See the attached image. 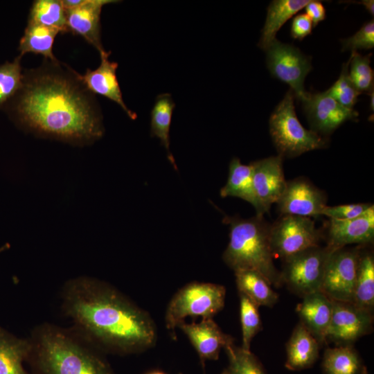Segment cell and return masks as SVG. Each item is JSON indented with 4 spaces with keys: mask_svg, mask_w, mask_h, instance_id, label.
<instances>
[{
    "mask_svg": "<svg viewBox=\"0 0 374 374\" xmlns=\"http://www.w3.org/2000/svg\"><path fill=\"white\" fill-rule=\"evenodd\" d=\"M5 105L21 126L42 136L81 145L103 135L95 95L80 74L58 60L23 71L21 88Z\"/></svg>",
    "mask_w": 374,
    "mask_h": 374,
    "instance_id": "1",
    "label": "cell"
},
{
    "mask_svg": "<svg viewBox=\"0 0 374 374\" xmlns=\"http://www.w3.org/2000/svg\"><path fill=\"white\" fill-rule=\"evenodd\" d=\"M73 328L103 353L127 355L153 346L157 330L149 314L109 284L79 276L61 292Z\"/></svg>",
    "mask_w": 374,
    "mask_h": 374,
    "instance_id": "2",
    "label": "cell"
},
{
    "mask_svg": "<svg viewBox=\"0 0 374 374\" xmlns=\"http://www.w3.org/2000/svg\"><path fill=\"white\" fill-rule=\"evenodd\" d=\"M29 339L33 374H114L103 352L73 327L44 323Z\"/></svg>",
    "mask_w": 374,
    "mask_h": 374,
    "instance_id": "3",
    "label": "cell"
},
{
    "mask_svg": "<svg viewBox=\"0 0 374 374\" xmlns=\"http://www.w3.org/2000/svg\"><path fill=\"white\" fill-rule=\"evenodd\" d=\"M229 242L223 253L225 263L234 271L251 269L263 276L271 285L282 283L280 272L274 266L269 240V228L256 215L249 219L226 217Z\"/></svg>",
    "mask_w": 374,
    "mask_h": 374,
    "instance_id": "4",
    "label": "cell"
},
{
    "mask_svg": "<svg viewBox=\"0 0 374 374\" xmlns=\"http://www.w3.org/2000/svg\"><path fill=\"white\" fill-rule=\"evenodd\" d=\"M269 132L282 157H294L326 146L327 140L306 130L296 115L294 93L290 89L275 108L269 118Z\"/></svg>",
    "mask_w": 374,
    "mask_h": 374,
    "instance_id": "5",
    "label": "cell"
},
{
    "mask_svg": "<svg viewBox=\"0 0 374 374\" xmlns=\"http://www.w3.org/2000/svg\"><path fill=\"white\" fill-rule=\"evenodd\" d=\"M226 289L223 285L211 283H190L181 289L170 300L165 315L168 330H175L188 317L212 319L224 305Z\"/></svg>",
    "mask_w": 374,
    "mask_h": 374,
    "instance_id": "6",
    "label": "cell"
},
{
    "mask_svg": "<svg viewBox=\"0 0 374 374\" xmlns=\"http://www.w3.org/2000/svg\"><path fill=\"white\" fill-rule=\"evenodd\" d=\"M333 250L319 245L284 260L282 281L294 292L304 296L320 291L325 267Z\"/></svg>",
    "mask_w": 374,
    "mask_h": 374,
    "instance_id": "7",
    "label": "cell"
},
{
    "mask_svg": "<svg viewBox=\"0 0 374 374\" xmlns=\"http://www.w3.org/2000/svg\"><path fill=\"white\" fill-rule=\"evenodd\" d=\"M321 233L310 217L285 215L269 228L273 256L283 260L319 246Z\"/></svg>",
    "mask_w": 374,
    "mask_h": 374,
    "instance_id": "8",
    "label": "cell"
},
{
    "mask_svg": "<svg viewBox=\"0 0 374 374\" xmlns=\"http://www.w3.org/2000/svg\"><path fill=\"white\" fill-rule=\"evenodd\" d=\"M265 51L267 66L271 74L288 84L295 96L301 101L307 93L303 83L312 69L310 59L299 48L276 39Z\"/></svg>",
    "mask_w": 374,
    "mask_h": 374,
    "instance_id": "9",
    "label": "cell"
},
{
    "mask_svg": "<svg viewBox=\"0 0 374 374\" xmlns=\"http://www.w3.org/2000/svg\"><path fill=\"white\" fill-rule=\"evenodd\" d=\"M359 256L356 249L333 251L326 265L320 291L333 301L353 303Z\"/></svg>",
    "mask_w": 374,
    "mask_h": 374,
    "instance_id": "10",
    "label": "cell"
},
{
    "mask_svg": "<svg viewBox=\"0 0 374 374\" xmlns=\"http://www.w3.org/2000/svg\"><path fill=\"white\" fill-rule=\"evenodd\" d=\"M252 180L257 202L256 215L262 216L276 203L283 193L287 181L280 155L269 157L251 163Z\"/></svg>",
    "mask_w": 374,
    "mask_h": 374,
    "instance_id": "11",
    "label": "cell"
},
{
    "mask_svg": "<svg viewBox=\"0 0 374 374\" xmlns=\"http://www.w3.org/2000/svg\"><path fill=\"white\" fill-rule=\"evenodd\" d=\"M301 102L312 131L318 134H330L344 122L357 119L359 115L355 109L337 103L327 91L307 92Z\"/></svg>",
    "mask_w": 374,
    "mask_h": 374,
    "instance_id": "12",
    "label": "cell"
},
{
    "mask_svg": "<svg viewBox=\"0 0 374 374\" xmlns=\"http://www.w3.org/2000/svg\"><path fill=\"white\" fill-rule=\"evenodd\" d=\"M325 193L305 179L287 181L285 188L276 202L283 215L317 217L327 206Z\"/></svg>",
    "mask_w": 374,
    "mask_h": 374,
    "instance_id": "13",
    "label": "cell"
},
{
    "mask_svg": "<svg viewBox=\"0 0 374 374\" xmlns=\"http://www.w3.org/2000/svg\"><path fill=\"white\" fill-rule=\"evenodd\" d=\"M372 321L371 312L353 303L333 301L326 341L330 339L342 344L354 341L369 331Z\"/></svg>",
    "mask_w": 374,
    "mask_h": 374,
    "instance_id": "14",
    "label": "cell"
},
{
    "mask_svg": "<svg viewBox=\"0 0 374 374\" xmlns=\"http://www.w3.org/2000/svg\"><path fill=\"white\" fill-rule=\"evenodd\" d=\"M114 0H82L77 7L65 9L68 32L78 35L98 52H105L100 35V14L105 5Z\"/></svg>",
    "mask_w": 374,
    "mask_h": 374,
    "instance_id": "15",
    "label": "cell"
},
{
    "mask_svg": "<svg viewBox=\"0 0 374 374\" xmlns=\"http://www.w3.org/2000/svg\"><path fill=\"white\" fill-rule=\"evenodd\" d=\"M374 238V206L361 215L345 220H330L327 246L335 251L351 244H366Z\"/></svg>",
    "mask_w": 374,
    "mask_h": 374,
    "instance_id": "16",
    "label": "cell"
},
{
    "mask_svg": "<svg viewBox=\"0 0 374 374\" xmlns=\"http://www.w3.org/2000/svg\"><path fill=\"white\" fill-rule=\"evenodd\" d=\"M110 52L100 53V64L95 70L87 69L84 75H80L87 88L94 95H101L118 104L126 114L132 120L136 114L125 105L116 77L118 63L109 60Z\"/></svg>",
    "mask_w": 374,
    "mask_h": 374,
    "instance_id": "17",
    "label": "cell"
},
{
    "mask_svg": "<svg viewBox=\"0 0 374 374\" xmlns=\"http://www.w3.org/2000/svg\"><path fill=\"white\" fill-rule=\"evenodd\" d=\"M186 335L202 361L218 359L221 349L233 343L232 337L224 333L213 319L178 326Z\"/></svg>",
    "mask_w": 374,
    "mask_h": 374,
    "instance_id": "18",
    "label": "cell"
},
{
    "mask_svg": "<svg viewBox=\"0 0 374 374\" xmlns=\"http://www.w3.org/2000/svg\"><path fill=\"white\" fill-rule=\"evenodd\" d=\"M296 308L301 323L321 344L326 341L333 309V301L321 291L305 295Z\"/></svg>",
    "mask_w": 374,
    "mask_h": 374,
    "instance_id": "19",
    "label": "cell"
},
{
    "mask_svg": "<svg viewBox=\"0 0 374 374\" xmlns=\"http://www.w3.org/2000/svg\"><path fill=\"white\" fill-rule=\"evenodd\" d=\"M319 346L315 337L300 323L287 345L285 367L292 371L310 367L319 357Z\"/></svg>",
    "mask_w": 374,
    "mask_h": 374,
    "instance_id": "20",
    "label": "cell"
},
{
    "mask_svg": "<svg viewBox=\"0 0 374 374\" xmlns=\"http://www.w3.org/2000/svg\"><path fill=\"white\" fill-rule=\"evenodd\" d=\"M31 349L29 338H19L0 328V374H33L26 371Z\"/></svg>",
    "mask_w": 374,
    "mask_h": 374,
    "instance_id": "21",
    "label": "cell"
},
{
    "mask_svg": "<svg viewBox=\"0 0 374 374\" xmlns=\"http://www.w3.org/2000/svg\"><path fill=\"white\" fill-rule=\"evenodd\" d=\"M310 0H274L267 8L265 26L261 32L258 46L266 51L276 39V35L283 24L299 10L305 8Z\"/></svg>",
    "mask_w": 374,
    "mask_h": 374,
    "instance_id": "22",
    "label": "cell"
},
{
    "mask_svg": "<svg viewBox=\"0 0 374 374\" xmlns=\"http://www.w3.org/2000/svg\"><path fill=\"white\" fill-rule=\"evenodd\" d=\"M234 272L239 293L244 294L258 306L271 307L276 303L277 294L260 273L251 269H240Z\"/></svg>",
    "mask_w": 374,
    "mask_h": 374,
    "instance_id": "23",
    "label": "cell"
},
{
    "mask_svg": "<svg viewBox=\"0 0 374 374\" xmlns=\"http://www.w3.org/2000/svg\"><path fill=\"white\" fill-rule=\"evenodd\" d=\"M229 170L228 179L220 189V196L241 198L252 204L256 211L257 202L253 186L251 163L244 165L238 158H233L229 163Z\"/></svg>",
    "mask_w": 374,
    "mask_h": 374,
    "instance_id": "24",
    "label": "cell"
},
{
    "mask_svg": "<svg viewBox=\"0 0 374 374\" xmlns=\"http://www.w3.org/2000/svg\"><path fill=\"white\" fill-rule=\"evenodd\" d=\"M59 30L28 22L19 44L20 55L28 53L40 54L52 61L57 60L53 53V46Z\"/></svg>",
    "mask_w": 374,
    "mask_h": 374,
    "instance_id": "25",
    "label": "cell"
},
{
    "mask_svg": "<svg viewBox=\"0 0 374 374\" xmlns=\"http://www.w3.org/2000/svg\"><path fill=\"white\" fill-rule=\"evenodd\" d=\"M175 104L170 93L157 96L151 111L150 134L160 139L167 150L168 158L176 168L174 158L170 151V128Z\"/></svg>",
    "mask_w": 374,
    "mask_h": 374,
    "instance_id": "26",
    "label": "cell"
},
{
    "mask_svg": "<svg viewBox=\"0 0 374 374\" xmlns=\"http://www.w3.org/2000/svg\"><path fill=\"white\" fill-rule=\"evenodd\" d=\"M322 368L325 374H366L359 355L349 345L326 350Z\"/></svg>",
    "mask_w": 374,
    "mask_h": 374,
    "instance_id": "27",
    "label": "cell"
},
{
    "mask_svg": "<svg viewBox=\"0 0 374 374\" xmlns=\"http://www.w3.org/2000/svg\"><path fill=\"white\" fill-rule=\"evenodd\" d=\"M353 303L371 312L374 305V259L359 256Z\"/></svg>",
    "mask_w": 374,
    "mask_h": 374,
    "instance_id": "28",
    "label": "cell"
},
{
    "mask_svg": "<svg viewBox=\"0 0 374 374\" xmlns=\"http://www.w3.org/2000/svg\"><path fill=\"white\" fill-rule=\"evenodd\" d=\"M28 22L68 32L65 9L62 0H36L30 9Z\"/></svg>",
    "mask_w": 374,
    "mask_h": 374,
    "instance_id": "29",
    "label": "cell"
},
{
    "mask_svg": "<svg viewBox=\"0 0 374 374\" xmlns=\"http://www.w3.org/2000/svg\"><path fill=\"white\" fill-rule=\"evenodd\" d=\"M21 57L19 55L13 61L0 64V106L8 102L21 87Z\"/></svg>",
    "mask_w": 374,
    "mask_h": 374,
    "instance_id": "30",
    "label": "cell"
},
{
    "mask_svg": "<svg viewBox=\"0 0 374 374\" xmlns=\"http://www.w3.org/2000/svg\"><path fill=\"white\" fill-rule=\"evenodd\" d=\"M240 296V314L242 327V348L250 350V345L253 337L260 330L262 324L258 312V307L247 296L242 293Z\"/></svg>",
    "mask_w": 374,
    "mask_h": 374,
    "instance_id": "31",
    "label": "cell"
},
{
    "mask_svg": "<svg viewBox=\"0 0 374 374\" xmlns=\"http://www.w3.org/2000/svg\"><path fill=\"white\" fill-rule=\"evenodd\" d=\"M224 349L229 357L227 370L230 374H265L260 362L250 350L237 347L233 343Z\"/></svg>",
    "mask_w": 374,
    "mask_h": 374,
    "instance_id": "32",
    "label": "cell"
},
{
    "mask_svg": "<svg viewBox=\"0 0 374 374\" xmlns=\"http://www.w3.org/2000/svg\"><path fill=\"white\" fill-rule=\"evenodd\" d=\"M371 54L362 55L353 51L350 57L348 74L353 85L360 93L373 89V71L370 66Z\"/></svg>",
    "mask_w": 374,
    "mask_h": 374,
    "instance_id": "33",
    "label": "cell"
},
{
    "mask_svg": "<svg viewBox=\"0 0 374 374\" xmlns=\"http://www.w3.org/2000/svg\"><path fill=\"white\" fill-rule=\"evenodd\" d=\"M350 59L343 64L338 80L327 90L328 94L342 106L353 109L358 96L361 93L351 82L349 71Z\"/></svg>",
    "mask_w": 374,
    "mask_h": 374,
    "instance_id": "34",
    "label": "cell"
},
{
    "mask_svg": "<svg viewBox=\"0 0 374 374\" xmlns=\"http://www.w3.org/2000/svg\"><path fill=\"white\" fill-rule=\"evenodd\" d=\"M342 51L370 49L374 46V21L371 20L364 24L352 37L341 39Z\"/></svg>",
    "mask_w": 374,
    "mask_h": 374,
    "instance_id": "35",
    "label": "cell"
},
{
    "mask_svg": "<svg viewBox=\"0 0 374 374\" xmlns=\"http://www.w3.org/2000/svg\"><path fill=\"white\" fill-rule=\"evenodd\" d=\"M372 204H352L335 206H326L321 215L328 217L330 220H345L357 217L363 214Z\"/></svg>",
    "mask_w": 374,
    "mask_h": 374,
    "instance_id": "36",
    "label": "cell"
},
{
    "mask_svg": "<svg viewBox=\"0 0 374 374\" xmlns=\"http://www.w3.org/2000/svg\"><path fill=\"white\" fill-rule=\"evenodd\" d=\"M312 21L306 14L296 15L292 20L291 26V36L294 39L302 40L311 34Z\"/></svg>",
    "mask_w": 374,
    "mask_h": 374,
    "instance_id": "37",
    "label": "cell"
},
{
    "mask_svg": "<svg viewBox=\"0 0 374 374\" xmlns=\"http://www.w3.org/2000/svg\"><path fill=\"white\" fill-rule=\"evenodd\" d=\"M305 8L306 15L312 20L314 27L325 19L326 10L321 1L310 0Z\"/></svg>",
    "mask_w": 374,
    "mask_h": 374,
    "instance_id": "38",
    "label": "cell"
},
{
    "mask_svg": "<svg viewBox=\"0 0 374 374\" xmlns=\"http://www.w3.org/2000/svg\"><path fill=\"white\" fill-rule=\"evenodd\" d=\"M353 3H360L363 5L366 9L373 16L374 13V1L373 0H364L359 2L353 1Z\"/></svg>",
    "mask_w": 374,
    "mask_h": 374,
    "instance_id": "39",
    "label": "cell"
},
{
    "mask_svg": "<svg viewBox=\"0 0 374 374\" xmlns=\"http://www.w3.org/2000/svg\"><path fill=\"white\" fill-rule=\"evenodd\" d=\"M370 96H371V109H372V111H373L374 108V101H373V97H374V95H373V89H372L370 92H368Z\"/></svg>",
    "mask_w": 374,
    "mask_h": 374,
    "instance_id": "40",
    "label": "cell"
},
{
    "mask_svg": "<svg viewBox=\"0 0 374 374\" xmlns=\"http://www.w3.org/2000/svg\"><path fill=\"white\" fill-rule=\"evenodd\" d=\"M10 247V245L9 244H6L5 245L2 246L0 247V253L6 250L7 249H8Z\"/></svg>",
    "mask_w": 374,
    "mask_h": 374,
    "instance_id": "41",
    "label": "cell"
},
{
    "mask_svg": "<svg viewBox=\"0 0 374 374\" xmlns=\"http://www.w3.org/2000/svg\"><path fill=\"white\" fill-rule=\"evenodd\" d=\"M148 374H166V373H164L163 372L157 371L150 372V373H149Z\"/></svg>",
    "mask_w": 374,
    "mask_h": 374,
    "instance_id": "42",
    "label": "cell"
},
{
    "mask_svg": "<svg viewBox=\"0 0 374 374\" xmlns=\"http://www.w3.org/2000/svg\"><path fill=\"white\" fill-rule=\"evenodd\" d=\"M221 374H230L227 369L224 370Z\"/></svg>",
    "mask_w": 374,
    "mask_h": 374,
    "instance_id": "43",
    "label": "cell"
}]
</instances>
